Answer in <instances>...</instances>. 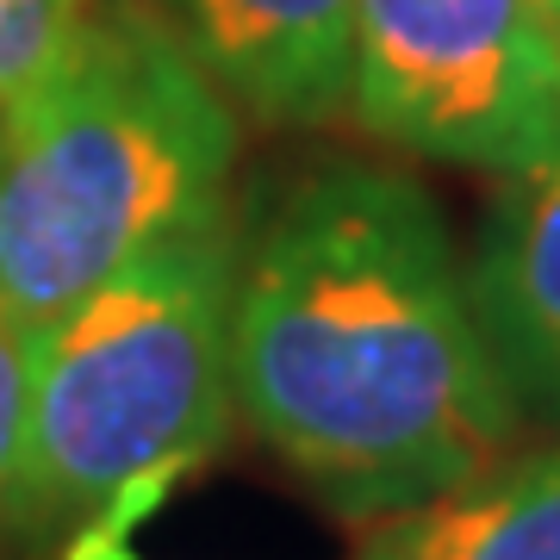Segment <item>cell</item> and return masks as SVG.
I'll return each instance as SVG.
<instances>
[{"mask_svg":"<svg viewBox=\"0 0 560 560\" xmlns=\"http://www.w3.org/2000/svg\"><path fill=\"white\" fill-rule=\"evenodd\" d=\"M361 560H386V555H381V548H368V555H361Z\"/></svg>","mask_w":560,"mask_h":560,"instance_id":"7c38bea8","label":"cell"},{"mask_svg":"<svg viewBox=\"0 0 560 560\" xmlns=\"http://www.w3.org/2000/svg\"><path fill=\"white\" fill-rule=\"evenodd\" d=\"M237 106L143 13H94L0 119V312L25 330L138 256L224 224Z\"/></svg>","mask_w":560,"mask_h":560,"instance_id":"7a4b0ae2","label":"cell"},{"mask_svg":"<svg viewBox=\"0 0 560 560\" xmlns=\"http://www.w3.org/2000/svg\"><path fill=\"white\" fill-rule=\"evenodd\" d=\"M386 560H560V448L499 460L455 499L411 511Z\"/></svg>","mask_w":560,"mask_h":560,"instance_id":"52a82bcc","label":"cell"},{"mask_svg":"<svg viewBox=\"0 0 560 560\" xmlns=\"http://www.w3.org/2000/svg\"><path fill=\"white\" fill-rule=\"evenodd\" d=\"M467 287L523 423L560 430V150L504 175Z\"/></svg>","mask_w":560,"mask_h":560,"instance_id":"8992f818","label":"cell"},{"mask_svg":"<svg viewBox=\"0 0 560 560\" xmlns=\"http://www.w3.org/2000/svg\"><path fill=\"white\" fill-rule=\"evenodd\" d=\"M25 418H32V330L0 312V529L13 517V486L25 460Z\"/></svg>","mask_w":560,"mask_h":560,"instance_id":"9c48e42d","label":"cell"},{"mask_svg":"<svg viewBox=\"0 0 560 560\" xmlns=\"http://www.w3.org/2000/svg\"><path fill=\"white\" fill-rule=\"evenodd\" d=\"M541 13H548V25H555V38H560V0H541Z\"/></svg>","mask_w":560,"mask_h":560,"instance_id":"8fae6325","label":"cell"},{"mask_svg":"<svg viewBox=\"0 0 560 560\" xmlns=\"http://www.w3.org/2000/svg\"><path fill=\"white\" fill-rule=\"evenodd\" d=\"M62 560H143V555L131 548V529H119V523H88V529L69 536Z\"/></svg>","mask_w":560,"mask_h":560,"instance_id":"30bf717a","label":"cell"},{"mask_svg":"<svg viewBox=\"0 0 560 560\" xmlns=\"http://www.w3.org/2000/svg\"><path fill=\"white\" fill-rule=\"evenodd\" d=\"M231 231L162 243L32 330L13 517L32 536L131 523L231 430Z\"/></svg>","mask_w":560,"mask_h":560,"instance_id":"3957f363","label":"cell"},{"mask_svg":"<svg viewBox=\"0 0 560 560\" xmlns=\"http://www.w3.org/2000/svg\"><path fill=\"white\" fill-rule=\"evenodd\" d=\"M94 20V0H0V119L62 69Z\"/></svg>","mask_w":560,"mask_h":560,"instance_id":"ba28073f","label":"cell"},{"mask_svg":"<svg viewBox=\"0 0 560 560\" xmlns=\"http://www.w3.org/2000/svg\"><path fill=\"white\" fill-rule=\"evenodd\" d=\"M349 113L393 150L523 175L560 150V38L541 0H355Z\"/></svg>","mask_w":560,"mask_h":560,"instance_id":"277c9868","label":"cell"},{"mask_svg":"<svg viewBox=\"0 0 560 560\" xmlns=\"http://www.w3.org/2000/svg\"><path fill=\"white\" fill-rule=\"evenodd\" d=\"M231 106L268 125H318L349 106L355 0H162Z\"/></svg>","mask_w":560,"mask_h":560,"instance_id":"5b68a950","label":"cell"},{"mask_svg":"<svg viewBox=\"0 0 560 560\" xmlns=\"http://www.w3.org/2000/svg\"><path fill=\"white\" fill-rule=\"evenodd\" d=\"M231 393L342 517L455 499L523 430L436 200L374 162L300 180L237 261Z\"/></svg>","mask_w":560,"mask_h":560,"instance_id":"6da1fadb","label":"cell"}]
</instances>
